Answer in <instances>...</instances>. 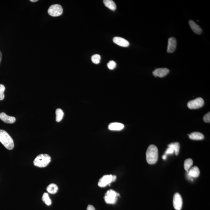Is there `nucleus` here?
Returning <instances> with one entry per match:
<instances>
[{"instance_id":"nucleus-1","label":"nucleus","mask_w":210,"mask_h":210,"mask_svg":"<svg viewBox=\"0 0 210 210\" xmlns=\"http://www.w3.org/2000/svg\"><path fill=\"white\" fill-rule=\"evenodd\" d=\"M158 151L156 146L152 145L148 147L146 152V159L150 164H154L158 161Z\"/></svg>"},{"instance_id":"nucleus-2","label":"nucleus","mask_w":210,"mask_h":210,"mask_svg":"<svg viewBox=\"0 0 210 210\" xmlns=\"http://www.w3.org/2000/svg\"><path fill=\"white\" fill-rule=\"evenodd\" d=\"M0 142L8 150H12L14 147L13 139L6 131L0 130Z\"/></svg>"},{"instance_id":"nucleus-3","label":"nucleus","mask_w":210,"mask_h":210,"mask_svg":"<svg viewBox=\"0 0 210 210\" xmlns=\"http://www.w3.org/2000/svg\"><path fill=\"white\" fill-rule=\"evenodd\" d=\"M51 157L47 154L38 155L33 161V164L38 167L43 168L47 166L50 162Z\"/></svg>"},{"instance_id":"nucleus-4","label":"nucleus","mask_w":210,"mask_h":210,"mask_svg":"<svg viewBox=\"0 0 210 210\" xmlns=\"http://www.w3.org/2000/svg\"><path fill=\"white\" fill-rule=\"evenodd\" d=\"M119 196L118 194L114 190H110L107 191L104 197L105 201L107 204H113L116 203L118 199V197Z\"/></svg>"},{"instance_id":"nucleus-5","label":"nucleus","mask_w":210,"mask_h":210,"mask_svg":"<svg viewBox=\"0 0 210 210\" xmlns=\"http://www.w3.org/2000/svg\"><path fill=\"white\" fill-rule=\"evenodd\" d=\"M63 12V8L60 5L58 4L52 5L48 10V14L52 17H59L62 15Z\"/></svg>"},{"instance_id":"nucleus-6","label":"nucleus","mask_w":210,"mask_h":210,"mask_svg":"<svg viewBox=\"0 0 210 210\" xmlns=\"http://www.w3.org/2000/svg\"><path fill=\"white\" fill-rule=\"evenodd\" d=\"M116 178V176L106 175L101 178L99 180L98 185L100 187H105L111 182H115Z\"/></svg>"},{"instance_id":"nucleus-7","label":"nucleus","mask_w":210,"mask_h":210,"mask_svg":"<svg viewBox=\"0 0 210 210\" xmlns=\"http://www.w3.org/2000/svg\"><path fill=\"white\" fill-rule=\"evenodd\" d=\"M204 104L203 99L201 97H198L195 100L190 101L187 103V106L190 109H197L201 108Z\"/></svg>"},{"instance_id":"nucleus-8","label":"nucleus","mask_w":210,"mask_h":210,"mask_svg":"<svg viewBox=\"0 0 210 210\" xmlns=\"http://www.w3.org/2000/svg\"><path fill=\"white\" fill-rule=\"evenodd\" d=\"M173 206L176 210H181L182 206V199L180 194L176 193L175 194L173 198Z\"/></svg>"},{"instance_id":"nucleus-9","label":"nucleus","mask_w":210,"mask_h":210,"mask_svg":"<svg viewBox=\"0 0 210 210\" xmlns=\"http://www.w3.org/2000/svg\"><path fill=\"white\" fill-rule=\"evenodd\" d=\"M169 72V70L167 68H159L155 70L153 72V74L155 77L157 76L160 78H163L167 75Z\"/></svg>"},{"instance_id":"nucleus-10","label":"nucleus","mask_w":210,"mask_h":210,"mask_svg":"<svg viewBox=\"0 0 210 210\" xmlns=\"http://www.w3.org/2000/svg\"><path fill=\"white\" fill-rule=\"evenodd\" d=\"M177 46V41L174 37L170 38L168 41L167 52L172 53L175 52Z\"/></svg>"},{"instance_id":"nucleus-11","label":"nucleus","mask_w":210,"mask_h":210,"mask_svg":"<svg viewBox=\"0 0 210 210\" xmlns=\"http://www.w3.org/2000/svg\"><path fill=\"white\" fill-rule=\"evenodd\" d=\"M113 42L122 47H127L129 46V43L124 38L116 37L113 39Z\"/></svg>"},{"instance_id":"nucleus-12","label":"nucleus","mask_w":210,"mask_h":210,"mask_svg":"<svg viewBox=\"0 0 210 210\" xmlns=\"http://www.w3.org/2000/svg\"><path fill=\"white\" fill-rule=\"evenodd\" d=\"M0 119L6 123L13 124L16 121V118L13 116H8L4 113H0Z\"/></svg>"},{"instance_id":"nucleus-13","label":"nucleus","mask_w":210,"mask_h":210,"mask_svg":"<svg viewBox=\"0 0 210 210\" xmlns=\"http://www.w3.org/2000/svg\"><path fill=\"white\" fill-rule=\"evenodd\" d=\"M189 23L191 28L195 33L197 34H201L202 32V29L193 21L192 20L189 21Z\"/></svg>"},{"instance_id":"nucleus-14","label":"nucleus","mask_w":210,"mask_h":210,"mask_svg":"<svg viewBox=\"0 0 210 210\" xmlns=\"http://www.w3.org/2000/svg\"><path fill=\"white\" fill-rule=\"evenodd\" d=\"M124 128V125L121 123L115 122L110 123L108 126V129L110 131H120Z\"/></svg>"},{"instance_id":"nucleus-15","label":"nucleus","mask_w":210,"mask_h":210,"mask_svg":"<svg viewBox=\"0 0 210 210\" xmlns=\"http://www.w3.org/2000/svg\"><path fill=\"white\" fill-rule=\"evenodd\" d=\"M190 139L194 140H201L204 138V136L201 133L193 132L190 134H188Z\"/></svg>"},{"instance_id":"nucleus-16","label":"nucleus","mask_w":210,"mask_h":210,"mask_svg":"<svg viewBox=\"0 0 210 210\" xmlns=\"http://www.w3.org/2000/svg\"><path fill=\"white\" fill-rule=\"evenodd\" d=\"M200 172L199 169L197 166H193V167L189 169L188 174L189 176L194 177H198L200 175Z\"/></svg>"},{"instance_id":"nucleus-17","label":"nucleus","mask_w":210,"mask_h":210,"mask_svg":"<svg viewBox=\"0 0 210 210\" xmlns=\"http://www.w3.org/2000/svg\"><path fill=\"white\" fill-rule=\"evenodd\" d=\"M104 4L106 7L113 11H115L116 8V6L115 3L112 0H104Z\"/></svg>"},{"instance_id":"nucleus-18","label":"nucleus","mask_w":210,"mask_h":210,"mask_svg":"<svg viewBox=\"0 0 210 210\" xmlns=\"http://www.w3.org/2000/svg\"><path fill=\"white\" fill-rule=\"evenodd\" d=\"M46 190L49 193L54 194L58 191V187L56 184L52 183L48 186Z\"/></svg>"},{"instance_id":"nucleus-19","label":"nucleus","mask_w":210,"mask_h":210,"mask_svg":"<svg viewBox=\"0 0 210 210\" xmlns=\"http://www.w3.org/2000/svg\"><path fill=\"white\" fill-rule=\"evenodd\" d=\"M168 146L171 147L174 150L176 155L179 154V150H180V144L179 142H173V143L169 144Z\"/></svg>"},{"instance_id":"nucleus-20","label":"nucleus","mask_w":210,"mask_h":210,"mask_svg":"<svg viewBox=\"0 0 210 210\" xmlns=\"http://www.w3.org/2000/svg\"><path fill=\"white\" fill-rule=\"evenodd\" d=\"M56 121L59 122L62 120L63 118L64 113L62 110L61 109H57L56 110Z\"/></svg>"},{"instance_id":"nucleus-21","label":"nucleus","mask_w":210,"mask_h":210,"mask_svg":"<svg viewBox=\"0 0 210 210\" xmlns=\"http://www.w3.org/2000/svg\"><path fill=\"white\" fill-rule=\"evenodd\" d=\"M193 164V160L191 158L186 160L184 163V168L186 171L188 172Z\"/></svg>"},{"instance_id":"nucleus-22","label":"nucleus","mask_w":210,"mask_h":210,"mask_svg":"<svg viewBox=\"0 0 210 210\" xmlns=\"http://www.w3.org/2000/svg\"><path fill=\"white\" fill-rule=\"evenodd\" d=\"M42 200L47 206H50L52 204V200L49 198V195L47 193H44L42 197Z\"/></svg>"},{"instance_id":"nucleus-23","label":"nucleus","mask_w":210,"mask_h":210,"mask_svg":"<svg viewBox=\"0 0 210 210\" xmlns=\"http://www.w3.org/2000/svg\"><path fill=\"white\" fill-rule=\"evenodd\" d=\"M91 59L93 63L97 64L100 63L101 59L100 56L98 54H94L92 56Z\"/></svg>"},{"instance_id":"nucleus-24","label":"nucleus","mask_w":210,"mask_h":210,"mask_svg":"<svg viewBox=\"0 0 210 210\" xmlns=\"http://www.w3.org/2000/svg\"><path fill=\"white\" fill-rule=\"evenodd\" d=\"M5 90V86L3 84H0V100H3L4 99Z\"/></svg>"},{"instance_id":"nucleus-25","label":"nucleus","mask_w":210,"mask_h":210,"mask_svg":"<svg viewBox=\"0 0 210 210\" xmlns=\"http://www.w3.org/2000/svg\"><path fill=\"white\" fill-rule=\"evenodd\" d=\"M116 62L113 60L110 61V62L107 64V67L110 70H113L116 67Z\"/></svg>"},{"instance_id":"nucleus-26","label":"nucleus","mask_w":210,"mask_h":210,"mask_svg":"<svg viewBox=\"0 0 210 210\" xmlns=\"http://www.w3.org/2000/svg\"><path fill=\"white\" fill-rule=\"evenodd\" d=\"M203 121L206 123H210V113H209L206 114V115H204V116H203Z\"/></svg>"},{"instance_id":"nucleus-27","label":"nucleus","mask_w":210,"mask_h":210,"mask_svg":"<svg viewBox=\"0 0 210 210\" xmlns=\"http://www.w3.org/2000/svg\"><path fill=\"white\" fill-rule=\"evenodd\" d=\"M174 150L171 147H169V148L166 149V152H165V155L172 154L174 153Z\"/></svg>"},{"instance_id":"nucleus-28","label":"nucleus","mask_w":210,"mask_h":210,"mask_svg":"<svg viewBox=\"0 0 210 210\" xmlns=\"http://www.w3.org/2000/svg\"><path fill=\"white\" fill-rule=\"evenodd\" d=\"M87 210H96L95 208L92 205H89L87 208Z\"/></svg>"},{"instance_id":"nucleus-29","label":"nucleus","mask_w":210,"mask_h":210,"mask_svg":"<svg viewBox=\"0 0 210 210\" xmlns=\"http://www.w3.org/2000/svg\"><path fill=\"white\" fill-rule=\"evenodd\" d=\"M2 53L1 51L0 50V65H1L2 60Z\"/></svg>"},{"instance_id":"nucleus-30","label":"nucleus","mask_w":210,"mask_h":210,"mask_svg":"<svg viewBox=\"0 0 210 210\" xmlns=\"http://www.w3.org/2000/svg\"><path fill=\"white\" fill-rule=\"evenodd\" d=\"M30 1L32 3H36L38 1V0H30Z\"/></svg>"},{"instance_id":"nucleus-31","label":"nucleus","mask_w":210,"mask_h":210,"mask_svg":"<svg viewBox=\"0 0 210 210\" xmlns=\"http://www.w3.org/2000/svg\"><path fill=\"white\" fill-rule=\"evenodd\" d=\"M162 158L163 160H166V155H163L162 156Z\"/></svg>"}]
</instances>
